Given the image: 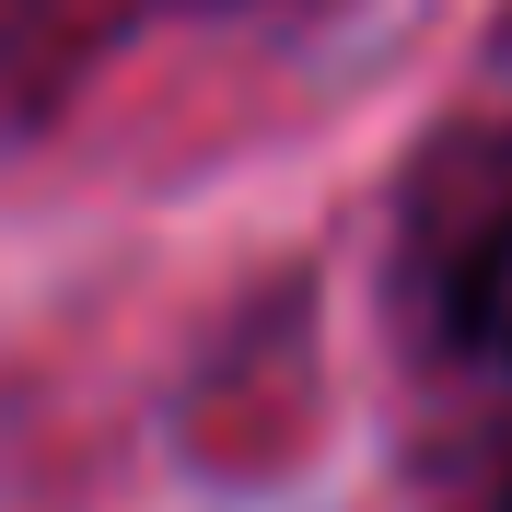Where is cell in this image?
I'll use <instances>...</instances> for the list:
<instances>
[{
    "label": "cell",
    "mask_w": 512,
    "mask_h": 512,
    "mask_svg": "<svg viewBox=\"0 0 512 512\" xmlns=\"http://www.w3.org/2000/svg\"><path fill=\"white\" fill-rule=\"evenodd\" d=\"M454 338L489 361H512V210L466 245V268H454Z\"/></svg>",
    "instance_id": "cell-1"
}]
</instances>
